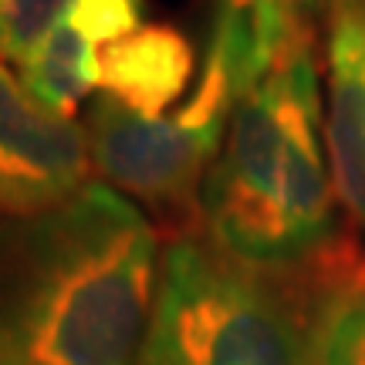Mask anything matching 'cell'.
<instances>
[{"instance_id": "cell-1", "label": "cell", "mask_w": 365, "mask_h": 365, "mask_svg": "<svg viewBox=\"0 0 365 365\" xmlns=\"http://www.w3.org/2000/svg\"><path fill=\"white\" fill-rule=\"evenodd\" d=\"M156 287V227L105 182L0 217V365H139Z\"/></svg>"}, {"instance_id": "cell-2", "label": "cell", "mask_w": 365, "mask_h": 365, "mask_svg": "<svg viewBox=\"0 0 365 365\" xmlns=\"http://www.w3.org/2000/svg\"><path fill=\"white\" fill-rule=\"evenodd\" d=\"M335 200L318 65L304 44L234 108L200 213L213 247L264 274L328 247Z\"/></svg>"}, {"instance_id": "cell-3", "label": "cell", "mask_w": 365, "mask_h": 365, "mask_svg": "<svg viewBox=\"0 0 365 365\" xmlns=\"http://www.w3.org/2000/svg\"><path fill=\"white\" fill-rule=\"evenodd\" d=\"M139 365H312V345L261 271L182 234L163 254Z\"/></svg>"}, {"instance_id": "cell-4", "label": "cell", "mask_w": 365, "mask_h": 365, "mask_svg": "<svg viewBox=\"0 0 365 365\" xmlns=\"http://www.w3.org/2000/svg\"><path fill=\"white\" fill-rule=\"evenodd\" d=\"M247 91L213 48H207L193 98L176 115L145 118L102 91L85 115L91 166L118 193L135 196L159 213H182L203 193L234 108Z\"/></svg>"}, {"instance_id": "cell-5", "label": "cell", "mask_w": 365, "mask_h": 365, "mask_svg": "<svg viewBox=\"0 0 365 365\" xmlns=\"http://www.w3.org/2000/svg\"><path fill=\"white\" fill-rule=\"evenodd\" d=\"M85 125L41 105L0 61V217L41 213L88 186Z\"/></svg>"}, {"instance_id": "cell-6", "label": "cell", "mask_w": 365, "mask_h": 365, "mask_svg": "<svg viewBox=\"0 0 365 365\" xmlns=\"http://www.w3.org/2000/svg\"><path fill=\"white\" fill-rule=\"evenodd\" d=\"M325 143L339 203L365 230V0H349L328 27Z\"/></svg>"}, {"instance_id": "cell-7", "label": "cell", "mask_w": 365, "mask_h": 365, "mask_svg": "<svg viewBox=\"0 0 365 365\" xmlns=\"http://www.w3.org/2000/svg\"><path fill=\"white\" fill-rule=\"evenodd\" d=\"M193 44L170 24H143L98 51V88L145 118H159L190 88Z\"/></svg>"}, {"instance_id": "cell-8", "label": "cell", "mask_w": 365, "mask_h": 365, "mask_svg": "<svg viewBox=\"0 0 365 365\" xmlns=\"http://www.w3.org/2000/svg\"><path fill=\"white\" fill-rule=\"evenodd\" d=\"M21 68L27 91L61 115H71L98 88V48L68 21L54 27Z\"/></svg>"}, {"instance_id": "cell-9", "label": "cell", "mask_w": 365, "mask_h": 365, "mask_svg": "<svg viewBox=\"0 0 365 365\" xmlns=\"http://www.w3.org/2000/svg\"><path fill=\"white\" fill-rule=\"evenodd\" d=\"M227 4L247 17L267 58L281 65L291 51L312 44L318 24L331 27L349 0H227Z\"/></svg>"}, {"instance_id": "cell-10", "label": "cell", "mask_w": 365, "mask_h": 365, "mask_svg": "<svg viewBox=\"0 0 365 365\" xmlns=\"http://www.w3.org/2000/svg\"><path fill=\"white\" fill-rule=\"evenodd\" d=\"M312 365H365V281L339 287L314 322Z\"/></svg>"}, {"instance_id": "cell-11", "label": "cell", "mask_w": 365, "mask_h": 365, "mask_svg": "<svg viewBox=\"0 0 365 365\" xmlns=\"http://www.w3.org/2000/svg\"><path fill=\"white\" fill-rule=\"evenodd\" d=\"M71 0H0V61L24 65L65 21Z\"/></svg>"}, {"instance_id": "cell-12", "label": "cell", "mask_w": 365, "mask_h": 365, "mask_svg": "<svg viewBox=\"0 0 365 365\" xmlns=\"http://www.w3.org/2000/svg\"><path fill=\"white\" fill-rule=\"evenodd\" d=\"M65 21L102 51L105 44L143 27V0H71Z\"/></svg>"}]
</instances>
